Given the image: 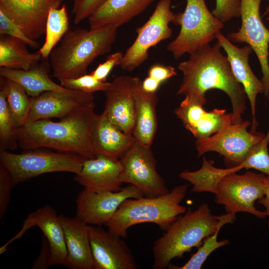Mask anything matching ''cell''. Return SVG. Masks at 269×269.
<instances>
[{
  "mask_svg": "<svg viewBox=\"0 0 269 269\" xmlns=\"http://www.w3.org/2000/svg\"><path fill=\"white\" fill-rule=\"evenodd\" d=\"M223 226H220L212 235L203 241L202 245L198 247L197 251L183 265L176 266L170 264L168 268L170 269H200L211 254L216 249L229 244V240L226 239L218 241V233Z\"/></svg>",
  "mask_w": 269,
  "mask_h": 269,
  "instance_id": "cell-32",
  "label": "cell"
},
{
  "mask_svg": "<svg viewBox=\"0 0 269 269\" xmlns=\"http://www.w3.org/2000/svg\"><path fill=\"white\" fill-rule=\"evenodd\" d=\"M122 171L119 158L99 154L86 159L74 180L89 190L117 192L122 189Z\"/></svg>",
  "mask_w": 269,
  "mask_h": 269,
  "instance_id": "cell-21",
  "label": "cell"
},
{
  "mask_svg": "<svg viewBox=\"0 0 269 269\" xmlns=\"http://www.w3.org/2000/svg\"><path fill=\"white\" fill-rule=\"evenodd\" d=\"M174 24L180 25V30L167 49L175 59L209 44L224 27L223 22L209 10L205 0H187L184 10L176 13Z\"/></svg>",
  "mask_w": 269,
  "mask_h": 269,
  "instance_id": "cell-6",
  "label": "cell"
},
{
  "mask_svg": "<svg viewBox=\"0 0 269 269\" xmlns=\"http://www.w3.org/2000/svg\"><path fill=\"white\" fill-rule=\"evenodd\" d=\"M69 22L66 6L51 8L48 15L44 42L38 51L43 59L49 58L57 43L69 31Z\"/></svg>",
  "mask_w": 269,
  "mask_h": 269,
  "instance_id": "cell-30",
  "label": "cell"
},
{
  "mask_svg": "<svg viewBox=\"0 0 269 269\" xmlns=\"http://www.w3.org/2000/svg\"><path fill=\"white\" fill-rule=\"evenodd\" d=\"M94 269H136L133 254L123 238L104 230L101 226H89Z\"/></svg>",
  "mask_w": 269,
  "mask_h": 269,
  "instance_id": "cell-15",
  "label": "cell"
},
{
  "mask_svg": "<svg viewBox=\"0 0 269 269\" xmlns=\"http://www.w3.org/2000/svg\"><path fill=\"white\" fill-rule=\"evenodd\" d=\"M49 69V64L45 62L38 64L27 70L0 67V75L19 84L30 97L47 91L68 93L74 91L53 81L48 75Z\"/></svg>",
  "mask_w": 269,
  "mask_h": 269,
  "instance_id": "cell-26",
  "label": "cell"
},
{
  "mask_svg": "<svg viewBox=\"0 0 269 269\" xmlns=\"http://www.w3.org/2000/svg\"><path fill=\"white\" fill-rule=\"evenodd\" d=\"M123 56L124 54L120 51L108 55L106 60L100 64L91 74L97 79L106 82L107 77L113 68L121 65Z\"/></svg>",
  "mask_w": 269,
  "mask_h": 269,
  "instance_id": "cell-38",
  "label": "cell"
},
{
  "mask_svg": "<svg viewBox=\"0 0 269 269\" xmlns=\"http://www.w3.org/2000/svg\"><path fill=\"white\" fill-rule=\"evenodd\" d=\"M118 28L109 25L69 30L49 55L53 77L61 81L87 74L89 65L96 58L110 51Z\"/></svg>",
  "mask_w": 269,
  "mask_h": 269,
  "instance_id": "cell-4",
  "label": "cell"
},
{
  "mask_svg": "<svg viewBox=\"0 0 269 269\" xmlns=\"http://www.w3.org/2000/svg\"><path fill=\"white\" fill-rule=\"evenodd\" d=\"M241 0H216L212 13L222 22L241 16Z\"/></svg>",
  "mask_w": 269,
  "mask_h": 269,
  "instance_id": "cell-36",
  "label": "cell"
},
{
  "mask_svg": "<svg viewBox=\"0 0 269 269\" xmlns=\"http://www.w3.org/2000/svg\"><path fill=\"white\" fill-rule=\"evenodd\" d=\"M51 252L49 243L43 236L40 252L31 266L32 269H45L51 266Z\"/></svg>",
  "mask_w": 269,
  "mask_h": 269,
  "instance_id": "cell-40",
  "label": "cell"
},
{
  "mask_svg": "<svg viewBox=\"0 0 269 269\" xmlns=\"http://www.w3.org/2000/svg\"><path fill=\"white\" fill-rule=\"evenodd\" d=\"M237 173L225 176L219 182L215 202L223 205L227 213L245 212L264 219L266 213L257 210L255 204L265 195L269 175L251 171Z\"/></svg>",
  "mask_w": 269,
  "mask_h": 269,
  "instance_id": "cell-8",
  "label": "cell"
},
{
  "mask_svg": "<svg viewBox=\"0 0 269 269\" xmlns=\"http://www.w3.org/2000/svg\"><path fill=\"white\" fill-rule=\"evenodd\" d=\"M134 96L135 121L132 135L135 141L150 146L157 128V96L156 93L145 92L142 89L141 83L135 88Z\"/></svg>",
  "mask_w": 269,
  "mask_h": 269,
  "instance_id": "cell-25",
  "label": "cell"
},
{
  "mask_svg": "<svg viewBox=\"0 0 269 269\" xmlns=\"http://www.w3.org/2000/svg\"><path fill=\"white\" fill-rule=\"evenodd\" d=\"M268 59H269V56H268Z\"/></svg>",
  "mask_w": 269,
  "mask_h": 269,
  "instance_id": "cell-47",
  "label": "cell"
},
{
  "mask_svg": "<svg viewBox=\"0 0 269 269\" xmlns=\"http://www.w3.org/2000/svg\"><path fill=\"white\" fill-rule=\"evenodd\" d=\"M262 0H241L242 23L239 30L227 35L233 43H246L255 52L262 73L264 95L269 96V29L264 25L260 12Z\"/></svg>",
  "mask_w": 269,
  "mask_h": 269,
  "instance_id": "cell-12",
  "label": "cell"
},
{
  "mask_svg": "<svg viewBox=\"0 0 269 269\" xmlns=\"http://www.w3.org/2000/svg\"><path fill=\"white\" fill-rule=\"evenodd\" d=\"M203 106L193 97L186 96L174 111L196 140L208 138L233 123L232 113L220 109L207 112Z\"/></svg>",
  "mask_w": 269,
  "mask_h": 269,
  "instance_id": "cell-19",
  "label": "cell"
},
{
  "mask_svg": "<svg viewBox=\"0 0 269 269\" xmlns=\"http://www.w3.org/2000/svg\"><path fill=\"white\" fill-rule=\"evenodd\" d=\"M14 186L9 171L0 163V219H1L10 202L11 190Z\"/></svg>",
  "mask_w": 269,
  "mask_h": 269,
  "instance_id": "cell-37",
  "label": "cell"
},
{
  "mask_svg": "<svg viewBox=\"0 0 269 269\" xmlns=\"http://www.w3.org/2000/svg\"><path fill=\"white\" fill-rule=\"evenodd\" d=\"M17 127L8 107L5 91L0 90V151L18 146Z\"/></svg>",
  "mask_w": 269,
  "mask_h": 269,
  "instance_id": "cell-31",
  "label": "cell"
},
{
  "mask_svg": "<svg viewBox=\"0 0 269 269\" xmlns=\"http://www.w3.org/2000/svg\"><path fill=\"white\" fill-rule=\"evenodd\" d=\"M161 83L156 80L147 76L141 82L142 89L147 93H156Z\"/></svg>",
  "mask_w": 269,
  "mask_h": 269,
  "instance_id": "cell-42",
  "label": "cell"
},
{
  "mask_svg": "<svg viewBox=\"0 0 269 269\" xmlns=\"http://www.w3.org/2000/svg\"><path fill=\"white\" fill-rule=\"evenodd\" d=\"M143 196V193L131 184L117 192L93 191L84 188L76 199V216L88 225H105L123 201Z\"/></svg>",
  "mask_w": 269,
  "mask_h": 269,
  "instance_id": "cell-13",
  "label": "cell"
},
{
  "mask_svg": "<svg viewBox=\"0 0 269 269\" xmlns=\"http://www.w3.org/2000/svg\"><path fill=\"white\" fill-rule=\"evenodd\" d=\"M154 0H106L89 17L90 29L119 27L143 12Z\"/></svg>",
  "mask_w": 269,
  "mask_h": 269,
  "instance_id": "cell-24",
  "label": "cell"
},
{
  "mask_svg": "<svg viewBox=\"0 0 269 269\" xmlns=\"http://www.w3.org/2000/svg\"><path fill=\"white\" fill-rule=\"evenodd\" d=\"M60 85L67 89L87 93L103 91L108 88L110 82L101 81L91 74H86L80 77L62 80Z\"/></svg>",
  "mask_w": 269,
  "mask_h": 269,
  "instance_id": "cell-34",
  "label": "cell"
},
{
  "mask_svg": "<svg viewBox=\"0 0 269 269\" xmlns=\"http://www.w3.org/2000/svg\"><path fill=\"white\" fill-rule=\"evenodd\" d=\"M187 189L188 185L185 184L174 187L163 195L127 198L105 226L111 233L123 238L127 237L129 228L141 223H153L166 231L187 211L180 204Z\"/></svg>",
  "mask_w": 269,
  "mask_h": 269,
  "instance_id": "cell-5",
  "label": "cell"
},
{
  "mask_svg": "<svg viewBox=\"0 0 269 269\" xmlns=\"http://www.w3.org/2000/svg\"><path fill=\"white\" fill-rule=\"evenodd\" d=\"M221 48L218 41L213 46L206 45L179 64L177 68L183 78L177 94L192 97L204 106L207 102L206 92L211 89L223 91L231 103L233 123L238 124L243 121L247 95Z\"/></svg>",
  "mask_w": 269,
  "mask_h": 269,
  "instance_id": "cell-1",
  "label": "cell"
},
{
  "mask_svg": "<svg viewBox=\"0 0 269 269\" xmlns=\"http://www.w3.org/2000/svg\"><path fill=\"white\" fill-rule=\"evenodd\" d=\"M258 203L262 205L265 208V213L269 217L268 228L269 229V176L266 186L264 196L258 200Z\"/></svg>",
  "mask_w": 269,
  "mask_h": 269,
  "instance_id": "cell-43",
  "label": "cell"
},
{
  "mask_svg": "<svg viewBox=\"0 0 269 269\" xmlns=\"http://www.w3.org/2000/svg\"><path fill=\"white\" fill-rule=\"evenodd\" d=\"M267 20L269 22V13L267 14Z\"/></svg>",
  "mask_w": 269,
  "mask_h": 269,
  "instance_id": "cell-46",
  "label": "cell"
},
{
  "mask_svg": "<svg viewBox=\"0 0 269 269\" xmlns=\"http://www.w3.org/2000/svg\"><path fill=\"white\" fill-rule=\"evenodd\" d=\"M136 77L122 75L110 82L105 90L106 96L103 112L126 134L132 135L135 121L134 92L141 83Z\"/></svg>",
  "mask_w": 269,
  "mask_h": 269,
  "instance_id": "cell-14",
  "label": "cell"
},
{
  "mask_svg": "<svg viewBox=\"0 0 269 269\" xmlns=\"http://www.w3.org/2000/svg\"><path fill=\"white\" fill-rule=\"evenodd\" d=\"M23 41L7 35L0 38V67L27 70L38 64L39 52L31 53Z\"/></svg>",
  "mask_w": 269,
  "mask_h": 269,
  "instance_id": "cell-27",
  "label": "cell"
},
{
  "mask_svg": "<svg viewBox=\"0 0 269 269\" xmlns=\"http://www.w3.org/2000/svg\"><path fill=\"white\" fill-rule=\"evenodd\" d=\"M87 158L78 154L40 148L20 153L0 151V163L9 171L14 186L43 174L68 172L78 174Z\"/></svg>",
  "mask_w": 269,
  "mask_h": 269,
  "instance_id": "cell-7",
  "label": "cell"
},
{
  "mask_svg": "<svg viewBox=\"0 0 269 269\" xmlns=\"http://www.w3.org/2000/svg\"><path fill=\"white\" fill-rule=\"evenodd\" d=\"M119 160L122 167L123 183L134 186L145 197L159 196L169 192L156 170V162L150 146L134 140Z\"/></svg>",
  "mask_w": 269,
  "mask_h": 269,
  "instance_id": "cell-10",
  "label": "cell"
},
{
  "mask_svg": "<svg viewBox=\"0 0 269 269\" xmlns=\"http://www.w3.org/2000/svg\"><path fill=\"white\" fill-rule=\"evenodd\" d=\"M0 89L5 92L8 107L17 128L26 124L31 97L24 88L14 81L0 77Z\"/></svg>",
  "mask_w": 269,
  "mask_h": 269,
  "instance_id": "cell-29",
  "label": "cell"
},
{
  "mask_svg": "<svg viewBox=\"0 0 269 269\" xmlns=\"http://www.w3.org/2000/svg\"><path fill=\"white\" fill-rule=\"evenodd\" d=\"M106 0H80L74 13V22L78 24L86 18H88Z\"/></svg>",
  "mask_w": 269,
  "mask_h": 269,
  "instance_id": "cell-39",
  "label": "cell"
},
{
  "mask_svg": "<svg viewBox=\"0 0 269 269\" xmlns=\"http://www.w3.org/2000/svg\"><path fill=\"white\" fill-rule=\"evenodd\" d=\"M63 0H0V10L12 20L30 39L45 33L51 8H59Z\"/></svg>",
  "mask_w": 269,
  "mask_h": 269,
  "instance_id": "cell-17",
  "label": "cell"
},
{
  "mask_svg": "<svg viewBox=\"0 0 269 269\" xmlns=\"http://www.w3.org/2000/svg\"><path fill=\"white\" fill-rule=\"evenodd\" d=\"M176 75L177 73L173 67L160 64L152 66L148 72V76L156 80L161 83Z\"/></svg>",
  "mask_w": 269,
  "mask_h": 269,
  "instance_id": "cell-41",
  "label": "cell"
},
{
  "mask_svg": "<svg viewBox=\"0 0 269 269\" xmlns=\"http://www.w3.org/2000/svg\"><path fill=\"white\" fill-rule=\"evenodd\" d=\"M214 161L203 157L201 168L196 171L184 170L179 177L192 185L191 191L194 192H208L216 194L218 184L225 176L236 173L235 167L220 168L214 166Z\"/></svg>",
  "mask_w": 269,
  "mask_h": 269,
  "instance_id": "cell-28",
  "label": "cell"
},
{
  "mask_svg": "<svg viewBox=\"0 0 269 269\" xmlns=\"http://www.w3.org/2000/svg\"><path fill=\"white\" fill-rule=\"evenodd\" d=\"M95 153L119 158L134 142L133 135L126 134L103 112L96 115L92 129Z\"/></svg>",
  "mask_w": 269,
  "mask_h": 269,
  "instance_id": "cell-23",
  "label": "cell"
},
{
  "mask_svg": "<svg viewBox=\"0 0 269 269\" xmlns=\"http://www.w3.org/2000/svg\"><path fill=\"white\" fill-rule=\"evenodd\" d=\"M94 103L93 93L47 91L31 97L27 124L44 119H62ZM26 125V124H25Z\"/></svg>",
  "mask_w": 269,
  "mask_h": 269,
  "instance_id": "cell-16",
  "label": "cell"
},
{
  "mask_svg": "<svg viewBox=\"0 0 269 269\" xmlns=\"http://www.w3.org/2000/svg\"><path fill=\"white\" fill-rule=\"evenodd\" d=\"M269 127L263 139L251 149L242 163L246 169L253 168L269 176Z\"/></svg>",
  "mask_w": 269,
  "mask_h": 269,
  "instance_id": "cell-33",
  "label": "cell"
},
{
  "mask_svg": "<svg viewBox=\"0 0 269 269\" xmlns=\"http://www.w3.org/2000/svg\"><path fill=\"white\" fill-rule=\"evenodd\" d=\"M269 13V5L268 6L266 7V10H265V13H264V15H267Z\"/></svg>",
  "mask_w": 269,
  "mask_h": 269,
  "instance_id": "cell-45",
  "label": "cell"
},
{
  "mask_svg": "<svg viewBox=\"0 0 269 269\" xmlns=\"http://www.w3.org/2000/svg\"><path fill=\"white\" fill-rule=\"evenodd\" d=\"M171 0H159L148 20L137 28V36L124 54L120 65L127 71H132L148 58V50L172 34L169 23H174L176 13L171 9Z\"/></svg>",
  "mask_w": 269,
  "mask_h": 269,
  "instance_id": "cell-9",
  "label": "cell"
},
{
  "mask_svg": "<svg viewBox=\"0 0 269 269\" xmlns=\"http://www.w3.org/2000/svg\"><path fill=\"white\" fill-rule=\"evenodd\" d=\"M216 38L226 53L234 75L244 88L252 116L250 132L255 133L258 125L256 117L257 97L259 94H264L265 89L261 79L254 73L249 63V56L253 50L248 44L242 48L237 46L221 33Z\"/></svg>",
  "mask_w": 269,
  "mask_h": 269,
  "instance_id": "cell-20",
  "label": "cell"
},
{
  "mask_svg": "<svg viewBox=\"0 0 269 269\" xmlns=\"http://www.w3.org/2000/svg\"><path fill=\"white\" fill-rule=\"evenodd\" d=\"M250 125L251 123L247 120L232 123L208 138L196 140L198 156L209 151H215L223 156L232 166L241 164L253 146L265 136L262 133L249 132L247 129Z\"/></svg>",
  "mask_w": 269,
  "mask_h": 269,
  "instance_id": "cell-11",
  "label": "cell"
},
{
  "mask_svg": "<svg viewBox=\"0 0 269 269\" xmlns=\"http://www.w3.org/2000/svg\"><path fill=\"white\" fill-rule=\"evenodd\" d=\"M80 0H73V6L72 11L75 9L78 3L79 2Z\"/></svg>",
  "mask_w": 269,
  "mask_h": 269,
  "instance_id": "cell-44",
  "label": "cell"
},
{
  "mask_svg": "<svg viewBox=\"0 0 269 269\" xmlns=\"http://www.w3.org/2000/svg\"><path fill=\"white\" fill-rule=\"evenodd\" d=\"M33 226H37L42 231L49 243L51 252V266L65 267L67 252L63 229L59 216L48 205L38 208L27 216L19 232L0 247V254L5 252L11 242L21 238Z\"/></svg>",
  "mask_w": 269,
  "mask_h": 269,
  "instance_id": "cell-18",
  "label": "cell"
},
{
  "mask_svg": "<svg viewBox=\"0 0 269 269\" xmlns=\"http://www.w3.org/2000/svg\"><path fill=\"white\" fill-rule=\"evenodd\" d=\"M0 33L18 39L30 47L36 48L39 43L29 38L12 20L0 10Z\"/></svg>",
  "mask_w": 269,
  "mask_h": 269,
  "instance_id": "cell-35",
  "label": "cell"
},
{
  "mask_svg": "<svg viewBox=\"0 0 269 269\" xmlns=\"http://www.w3.org/2000/svg\"><path fill=\"white\" fill-rule=\"evenodd\" d=\"M235 219L236 214L232 213L213 214L206 203L194 210H187L154 242L152 268H168L173 259L182 257L193 247H200L204 239L213 234L220 226L233 223Z\"/></svg>",
  "mask_w": 269,
  "mask_h": 269,
  "instance_id": "cell-3",
  "label": "cell"
},
{
  "mask_svg": "<svg viewBox=\"0 0 269 269\" xmlns=\"http://www.w3.org/2000/svg\"><path fill=\"white\" fill-rule=\"evenodd\" d=\"M59 217L67 252L65 267L70 269H94L89 225L77 216Z\"/></svg>",
  "mask_w": 269,
  "mask_h": 269,
  "instance_id": "cell-22",
  "label": "cell"
},
{
  "mask_svg": "<svg viewBox=\"0 0 269 269\" xmlns=\"http://www.w3.org/2000/svg\"><path fill=\"white\" fill-rule=\"evenodd\" d=\"M94 108V103L58 122L40 120L18 128V146L25 150L50 148L87 159L96 157L92 139Z\"/></svg>",
  "mask_w": 269,
  "mask_h": 269,
  "instance_id": "cell-2",
  "label": "cell"
}]
</instances>
